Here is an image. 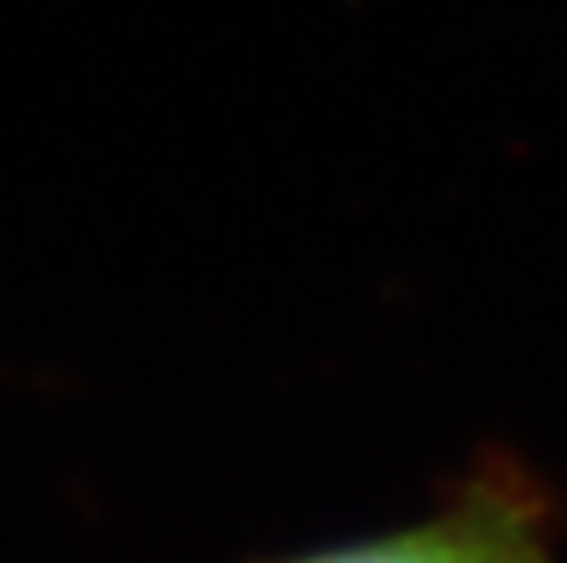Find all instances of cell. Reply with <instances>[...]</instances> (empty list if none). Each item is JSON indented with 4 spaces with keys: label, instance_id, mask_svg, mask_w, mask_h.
Instances as JSON below:
<instances>
[{
    "label": "cell",
    "instance_id": "6da1fadb",
    "mask_svg": "<svg viewBox=\"0 0 567 563\" xmlns=\"http://www.w3.org/2000/svg\"><path fill=\"white\" fill-rule=\"evenodd\" d=\"M563 514L513 454H483L443 504L383 534L333 539L259 563H563Z\"/></svg>",
    "mask_w": 567,
    "mask_h": 563
}]
</instances>
